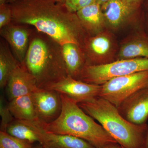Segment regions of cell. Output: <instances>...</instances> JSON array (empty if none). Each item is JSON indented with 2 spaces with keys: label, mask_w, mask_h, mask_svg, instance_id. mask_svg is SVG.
<instances>
[{
  "label": "cell",
  "mask_w": 148,
  "mask_h": 148,
  "mask_svg": "<svg viewBox=\"0 0 148 148\" xmlns=\"http://www.w3.org/2000/svg\"><path fill=\"white\" fill-rule=\"evenodd\" d=\"M14 23L31 26L61 45L72 43L83 49L88 36L76 14L50 0H17L9 4Z\"/></svg>",
  "instance_id": "cell-1"
},
{
  "label": "cell",
  "mask_w": 148,
  "mask_h": 148,
  "mask_svg": "<svg viewBox=\"0 0 148 148\" xmlns=\"http://www.w3.org/2000/svg\"><path fill=\"white\" fill-rule=\"evenodd\" d=\"M22 64L35 78L39 88H45L69 76L61 45L34 28Z\"/></svg>",
  "instance_id": "cell-2"
},
{
  "label": "cell",
  "mask_w": 148,
  "mask_h": 148,
  "mask_svg": "<svg viewBox=\"0 0 148 148\" xmlns=\"http://www.w3.org/2000/svg\"><path fill=\"white\" fill-rule=\"evenodd\" d=\"M61 97V113L54 121L46 123L47 131L81 138L96 148L117 143L101 124L80 108L76 101L63 94Z\"/></svg>",
  "instance_id": "cell-3"
},
{
  "label": "cell",
  "mask_w": 148,
  "mask_h": 148,
  "mask_svg": "<svg viewBox=\"0 0 148 148\" xmlns=\"http://www.w3.org/2000/svg\"><path fill=\"white\" fill-rule=\"evenodd\" d=\"M78 104L122 147L143 148L147 123L136 125L129 122L122 116L115 106L99 97Z\"/></svg>",
  "instance_id": "cell-4"
},
{
  "label": "cell",
  "mask_w": 148,
  "mask_h": 148,
  "mask_svg": "<svg viewBox=\"0 0 148 148\" xmlns=\"http://www.w3.org/2000/svg\"><path fill=\"white\" fill-rule=\"evenodd\" d=\"M146 71H148V58L119 59L101 65H86L78 80L101 85L113 78Z\"/></svg>",
  "instance_id": "cell-5"
},
{
  "label": "cell",
  "mask_w": 148,
  "mask_h": 148,
  "mask_svg": "<svg viewBox=\"0 0 148 148\" xmlns=\"http://www.w3.org/2000/svg\"><path fill=\"white\" fill-rule=\"evenodd\" d=\"M148 86V71L113 78L101 85L99 97L116 108L127 97Z\"/></svg>",
  "instance_id": "cell-6"
},
{
  "label": "cell",
  "mask_w": 148,
  "mask_h": 148,
  "mask_svg": "<svg viewBox=\"0 0 148 148\" xmlns=\"http://www.w3.org/2000/svg\"><path fill=\"white\" fill-rule=\"evenodd\" d=\"M31 95L39 119L47 124L58 118L62 109L60 93L51 89L38 88Z\"/></svg>",
  "instance_id": "cell-7"
},
{
  "label": "cell",
  "mask_w": 148,
  "mask_h": 148,
  "mask_svg": "<svg viewBox=\"0 0 148 148\" xmlns=\"http://www.w3.org/2000/svg\"><path fill=\"white\" fill-rule=\"evenodd\" d=\"M101 85L88 83L68 76L45 88L55 90L81 103L99 96Z\"/></svg>",
  "instance_id": "cell-8"
},
{
  "label": "cell",
  "mask_w": 148,
  "mask_h": 148,
  "mask_svg": "<svg viewBox=\"0 0 148 148\" xmlns=\"http://www.w3.org/2000/svg\"><path fill=\"white\" fill-rule=\"evenodd\" d=\"M117 108L122 116L129 122L146 124L148 119V86L134 92Z\"/></svg>",
  "instance_id": "cell-9"
},
{
  "label": "cell",
  "mask_w": 148,
  "mask_h": 148,
  "mask_svg": "<svg viewBox=\"0 0 148 148\" xmlns=\"http://www.w3.org/2000/svg\"><path fill=\"white\" fill-rule=\"evenodd\" d=\"M33 27L13 22L0 29L1 36L9 45L16 59L24 63L29 45Z\"/></svg>",
  "instance_id": "cell-10"
},
{
  "label": "cell",
  "mask_w": 148,
  "mask_h": 148,
  "mask_svg": "<svg viewBox=\"0 0 148 148\" xmlns=\"http://www.w3.org/2000/svg\"><path fill=\"white\" fill-rule=\"evenodd\" d=\"M112 48V41L108 34L100 32L94 36H88L83 47L86 65H101L112 62L108 56Z\"/></svg>",
  "instance_id": "cell-11"
},
{
  "label": "cell",
  "mask_w": 148,
  "mask_h": 148,
  "mask_svg": "<svg viewBox=\"0 0 148 148\" xmlns=\"http://www.w3.org/2000/svg\"><path fill=\"white\" fill-rule=\"evenodd\" d=\"M10 101L17 97L31 94L38 88L36 81L23 64L13 71L6 86Z\"/></svg>",
  "instance_id": "cell-12"
},
{
  "label": "cell",
  "mask_w": 148,
  "mask_h": 148,
  "mask_svg": "<svg viewBox=\"0 0 148 148\" xmlns=\"http://www.w3.org/2000/svg\"><path fill=\"white\" fill-rule=\"evenodd\" d=\"M46 123L40 119L36 121L14 119L8 125L5 132L12 136L33 144L40 143V133Z\"/></svg>",
  "instance_id": "cell-13"
},
{
  "label": "cell",
  "mask_w": 148,
  "mask_h": 148,
  "mask_svg": "<svg viewBox=\"0 0 148 148\" xmlns=\"http://www.w3.org/2000/svg\"><path fill=\"white\" fill-rule=\"evenodd\" d=\"M76 14L82 28L90 36L100 33L106 24L101 6L95 2L82 9Z\"/></svg>",
  "instance_id": "cell-14"
},
{
  "label": "cell",
  "mask_w": 148,
  "mask_h": 148,
  "mask_svg": "<svg viewBox=\"0 0 148 148\" xmlns=\"http://www.w3.org/2000/svg\"><path fill=\"white\" fill-rule=\"evenodd\" d=\"M61 46L68 76L78 80L87 65L83 50L79 46L72 43L65 44Z\"/></svg>",
  "instance_id": "cell-15"
},
{
  "label": "cell",
  "mask_w": 148,
  "mask_h": 148,
  "mask_svg": "<svg viewBox=\"0 0 148 148\" xmlns=\"http://www.w3.org/2000/svg\"><path fill=\"white\" fill-rule=\"evenodd\" d=\"M101 6L106 24L113 28L120 27L135 10L122 0H110Z\"/></svg>",
  "instance_id": "cell-16"
},
{
  "label": "cell",
  "mask_w": 148,
  "mask_h": 148,
  "mask_svg": "<svg viewBox=\"0 0 148 148\" xmlns=\"http://www.w3.org/2000/svg\"><path fill=\"white\" fill-rule=\"evenodd\" d=\"M40 138V144L44 148H96L81 138L47 132L45 127L41 132Z\"/></svg>",
  "instance_id": "cell-17"
},
{
  "label": "cell",
  "mask_w": 148,
  "mask_h": 148,
  "mask_svg": "<svg viewBox=\"0 0 148 148\" xmlns=\"http://www.w3.org/2000/svg\"><path fill=\"white\" fill-rule=\"evenodd\" d=\"M8 106L15 119L26 121L39 119L31 94L14 98Z\"/></svg>",
  "instance_id": "cell-18"
},
{
  "label": "cell",
  "mask_w": 148,
  "mask_h": 148,
  "mask_svg": "<svg viewBox=\"0 0 148 148\" xmlns=\"http://www.w3.org/2000/svg\"><path fill=\"white\" fill-rule=\"evenodd\" d=\"M119 57V59L148 58V34L142 33L124 43Z\"/></svg>",
  "instance_id": "cell-19"
},
{
  "label": "cell",
  "mask_w": 148,
  "mask_h": 148,
  "mask_svg": "<svg viewBox=\"0 0 148 148\" xmlns=\"http://www.w3.org/2000/svg\"><path fill=\"white\" fill-rule=\"evenodd\" d=\"M20 63L14 56L6 42L0 43V87L6 86L11 75Z\"/></svg>",
  "instance_id": "cell-20"
},
{
  "label": "cell",
  "mask_w": 148,
  "mask_h": 148,
  "mask_svg": "<svg viewBox=\"0 0 148 148\" xmlns=\"http://www.w3.org/2000/svg\"><path fill=\"white\" fill-rule=\"evenodd\" d=\"M33 144L8 134L5 131H0V148H33Z\"/></svg>",
  "instance_id": "cell-21"
},
{
  "label": "cell",
  "mask_w": 148,
  "mask_h": 148,
  "mask_svg": "<svg viewBox=\"0 0 148 148\" xmlns=\"http://www.w3.org/2000/svg\"><path fill=\"white\" fill-rule=\"evenodd\" d=\"M94 2L95 0H64V4L68 10L76 13Z\"/></svg>",
  "instance_id": "cell-22"
},
{
  "label": "cell",
  "mask_w": 148,
  "mask_h": 148,
  "mask_svg": "<svg viewBox=\"0 0 148 148\" xmlns=\"http://www.w3.org/2000/svg\"><path fill=\"white\" fill-rule=\"evenodd\" d=\"M12 12L9 4L0 5V29L12 23Z\"/></svg>",
  "instance_id": "cell-23"
},
{
  "label": "cell",
  "mask_w": 148,
  "mask_h": 148,
  "mask_svg": "<svg viewBox=\"0 0 148 148\" xmlns=\"http://www.w3.org/2000/svg\"><path fill=\"white\" fill-rule=\"evenodd\" d=\"M1 101L0 113L1 117V131H5L7 127L15 119L10 112L8 106H4L2 101Z\"/></svg>",
  "instance_id": "cell-24"
},
{
  "label": "cell",
  "mask_w": 148,
  "mask_h": 148,
  "mask_svg": "<svg viewBox=\"0 0 148 148\" xmlns=\"http://www.w3.org/2000/svg\"><path fill=\"white\" fill-rule=\"evenodd\" d=\"M126 4L132 8L137 9L140 5L141 0H122Z\"/></svg>",
  "instance_id": "cell-25"
},
{
  "label": "cell",
  "mask_w": 148,
  "mask_h": 148,
  "mask_svg": "<svg viewBox=\"0 0 148 148\" xmlns=\"http://www.w3.org/2000/svg\"><path fill=\"white\" fill-rule=\"evenodd\" d=\"M143 148H148V125L146 130Z\"/></svg>",
  "instance_id": "cell-26"
},
{
  "label": "cell",
  "mask_w": 148,
  "mask_h": 148,
  "mask_svg": "<svg viewBox=\"0 0 148 148\" xmlns=\"http://www.w3.org/2000/svg\"><path fill=\"white\" fill-rule=\"evenodd\" d=\"M101 148H122L118 143H112Z\"/></svg>",
  "instance_id": "cell-27"
},
{
  "label": "cell",
  "mask_w": 148,
  "mask_h": 148,
  "mask_svg": "<svg viewBox=\"0 0 148 148\" xmlns=\"http://www.w3.org/2000/svg\"><path fill=\"white\" fill-rule=\"evenodd\" d=\"M17 0H8L7 3L8 4L14 2ZM50 1H53L56 2L61 3H64V0H50Z\"/></svg>",
  "instance_id": "cell-28"
},
{
  "label": "cell",
  "mask_w": 148,
  "mask_h": 148,
  "mask_svg": "<svg viewBox=\"0 0 148 148\" xmlns=\"http://www.w3.org/2000/svg\"><path fill=\"white\" fill-rule=\"evenodd\" d=\"M110 1V0H95V2L102 5L104 4L105 3H107V2Z\"/></svg>",
  "instance_id": "cell-29"
},
{
  "label": "cell",
  "mask_w": 148,
  "mask_h": 148,
  "mask_svg": "<svg viewBox=\"0 0 148 148\" xmlns=\"http://www.w3.org/2000/svg\"><path fill=\"white\" fill-rule=\"evenodd\" d=\"M8 0H0V5L6 3Z\"/></svg>",
  "instance_id": "cell-30"
},
{
  "label": "cell",
  "mask_w": 148,
  "mask_h": 148,
  "mask_svg": "<svg viewBox=\"0 0 148 148\" xmlns=\"http://www.w3.org/2000/svg\"><path fill=\"white\" fill-rule=\"evenodd\" d=\"M33 148H44L43 147H42L40 144H39V145H37L36 146H34L33 147Z\"/></svg>",
  "instance_id": "cell-31"
},
{
  "label": "cell",
  "mask_w": 148,
  "mask_h": 148,
  "mask_svg": "<svg viewBox=\"0 0 148 148\" xmlns=\"http://www.w3.org/2000/svg\"><path fill=\"white\" fill-rule=\"evenodd\" d=\"M147 22V25H148V20Z\"/></svg>",
  "instance_id": "cell-32"
},
{
  "label": "cell",
  "mask_w": 148,
  "mask_h": 148,
  "mask_svg": "<svg viewBox=\"0 0 148 148\" xmlns=\"http://www.w3.org/2000/svg\"><path fill=\"white\" fill-rule=\"evenodd\" d=\"M122 148H123V147H122Z\"/></svg>",
  "instance_id": "cell-33"
},
{
  "label": "cell",
  "mask_w": 148,
  "mask_h": 148,
  "mask_svg": "<svg viewBox=\"0 0 148 148\" xmlns=\"http://www.w3.org/2000/svg\"></svg>",
  "instance_id": "cell-34"
}]
</instances>
